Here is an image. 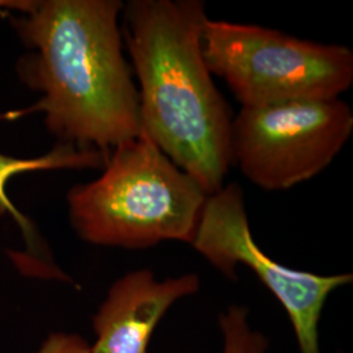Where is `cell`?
<instances>
[{
  "mask_svg": "<svg viewBox=\"0 0 353 353\" xmlns=\"http://www.w3.org/2000/svg\"><path fill=\"white\" fill-rule=\"evenodd\" d=\"M219 326L223 335L221 353H268L270 341L250 326L246 306H229L220 313Z\"/></svg>",
  "mask_w": 353,
  "mask_h": 353,
  "instance_id": "9",
  "label": "cell"
},
{
  "mask_svg": "<svg viewBox=\"0 0 353 353\" xmlns=\"http://www.w3.org/2000/svg\"><path fill=\"white\" fill-rule=\"evenodd\" d=\"M191 248L229 280H237L241 265L281 303L290 318L300 353H321L319 321L332 292L352 283V274L316 275L280 265L255 242L245 194L228 183L208 195Z\"/></svg>",
  "mask_w": 353,
  "mask_h": 353,
  "instance_id": "6",
  "label": "cell"
},
{
  "mask_svg": "<svg viewBox=\"0 0 353 353\" xmlns=\"http://www.w3.org/2000/svg\"><path fill=\"white\" fill-rule=\"evenodd\" d=\"M201 290L196 274L157 280L150 268L117 279L93 316L94 353H148L152 334L168 310Z\"/></svg>",
  "mask_w": 353,
  "mask_h": 353,
  "instance_id": "7",
  "label": "cell"
},
{
  "mask_svg": "<svg viewBox=\"0 0 353 353\" xmlns=\"http://www.w3.org/2000/svg\"><path fill=\"white\" fill-rule=\"evenodd\" d=\"M32 3L33 0H0V13L26 12Z\"/></svg>",
  "mask_w": 353,
  "mask_h": 353,
  "instance_id": "11",
  "label": "cell"
},
{
  "mask_svg": "<svg viewBox=\"0 0 353 353\" xmlns=\"http://www.w3.org/2000/svg\"><path fill=\"white\" fill-rule=\"evenodd\" d=\"M352 132V109L341 99L241 108L232 123V166L259 189L290 190L321 174Z\"/></svg>",
  "mask_w": 353,
  "mask_h": 353,
  "instance_id": "5",
  "label": "cell"
},
{
  "mask_svg": "<svg viewBox=\"0 0 353 353\" xmlns=\"http://www.w3.org/2000/svg\"><path fill=\"white\" fill-rule=\"evenodd\" d=\"M208 194L145 135L110 151L96 179L68 191L79 239L103 248L150 249L191 243Z\"/></svg>",
  "mask_w": 353,
  "mask_h": 353,
  "instance_id": "3",
  "label": "cell"
},
{
  "mask_svg": "<svg viewBox=\"0 0 353 353\" xmlns=\"http://www.w3.org/2000/svg\"><path fill=\"white\" fill-rule=\"evenodd\" d=\"M106 156L96 150H81L71 144L57 143L46 154L32 159H17L0 153V214L12 216L17 225L21 228L28 242H33V227L21 214L7 192V185L13 176L39 170L58 169H99L103 168ZM36 239V237H34Z\"/></svg>",
  "mask_w": 353,
  "mask_h": 353,
  "instance_id": "8",
  "label": "cell"
},
{
  "mask_svg": "<svg viewBox=\"0 0 353 353\" xmlns=\"http://www.w3.org/2000/svg\"><path fill=\"white\" fill-rule=\"evenodd\" d=\"M123 43L138 77L143 135L208 195L232 168L233 113L202 51V0H130Z\"/></svg>",
  "mask_w": 353,
  "mask_h": 353,
  "instance_id": "2",
  "label": "cell"
},
{
  "mask_svg": "<svg viewBox=\"0 0 353 353\" xmlns=\"http://www.w3.org/2000/svg\"><path fill=\"white\" fill-rule=\"evenodd\" d=\"M121 0H33L26 12H7L30 52L16 72L41 93L34 105L1 114L17 121L42 113L58 143L96 150L143 135L139 93L123 52Z\"/></svg>",
  "mask_w": 353,
  "mask_h": 353,
  "instance_id": "1",
  "label": "cell"
},
{
  "mask_svg": "<svg viewBox=\"0 0 353 353\" xmlns=\"http://www.w3.org/2000/svg\"><path fill=\"white\" fill-rule=\"evenodd\" d=\"M202 51L241 108L341 99L353 84V52L265 26L207 19Z\"/></svg>",
  "mask_w": 353,
  "mask_h": 353,
  "instance_id": "4",
  "label": "cell"
},
{
  "mask_svg": "<svg viewBox=\"0 0 353 353\" xmlns=\"http://www.w3.org/2000/svg\"><path fill=\"white\" fill-rule=\"evenodd\" d=\"M33 353H94L92 344L72 332H51Z\"/></svg>",
  "mask_w": 353,
  "mask_h": 353,
  "instance_id": "10",
  "label": "cell"
}]
</instances>
